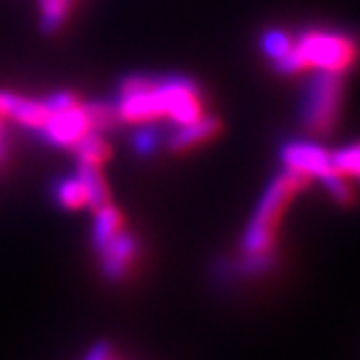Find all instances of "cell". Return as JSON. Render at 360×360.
I'll list each match as a JSON object with an SVG mask.
<instances>
[{"label": "cell", "instance_id": "obj_14", "mask_svg": "<svg viewBox=\"0 0 360 360\" xmlns=\"http://www.w3.org/2000/svg\"><path fill=\"white\" fill-rule=\"evenodd\" d=\"M85 111H87V117H89V124H91V131L107 133V131H111V128H115L120 124L113 100L85 102Z\"/></svg>", "mask_w": 360, "mask_h": 360}, {"label": "cell", "instance_id": "obj_13", "mask_svg": "<svg viewBox=\"0 0 360 360\" xmlns=\"http://www.w3.org/2000/svg\"><path fill=\"white\" fill-rule=\"evenodd\" d=\"M48 109L44 105V100H35V98H24L15 94V100L9 109V120H13L18 126L27 128V131H37V128L44 124V120L48 117Z\"/></svg>", "mask_w": 360, "mask_h": 360}, {"label": "cell", "instance_id": "obj_6", "mask_svg": "<svg viewBox=\"0 0 360 360\" xmlns=\"http://www.w3.org/2000/svg\"><path fill=\"white\" fill-rule=\"evenodd\" d=\"M98 254L100 259V271L109 282H122L128 271H131L133 263L137 261L139 254V241L133 233L128 230H120V233L102 248Z\"/></svg>", "mask_w": 360, "mask_h": 360}, {"label": "cell", "instance_id": "obj_15", "mask_svg": "<svg viewBox=\"0 0 360 360\" xmlns=\"http://www.w3.org/2000/svg\"><path fill=\"white\" fill-rule=\"evenodd\" d=\"M39 29L46 35H53L61 29L70 11V0H39Z\"/></svg>", "mask_w": 360, "mask_h": 360}, {"label": "cell", "instance_id": "obj_12", "mask_svg": "<svg viewBox=\"0 0 360 360\" xmlns=\"http://www.w3.org/2000/svg\"><path fill=\"white\" fill-rule=\"evenodd\" d=\"M74 157L76 163H83V165H102L107 163L111 157V146L105 139V133H98V131H89L81 141H76L74 148Z\"/></svg>", "mask_w": 360, "mask_h": 360}, {"label": "cell", "instance_id": "obj_16", "mask_svg": "<svg viewBox=\"0 0 360 360\" xmlns=\"http://www.w3.org/2000/svg\"><path fill=\"white\" fill-rule=\"evenodd\" d=\"M161 131L154 124H137L131 137V146L139 157H152L161 148Z\"/></svg>", "mask_w": 360, "mask_h": 360}, {"label": "cell", "instance_id": "obj_21", "mask_svg": "<svg viewBox=\"0 0 360 360\" xmlns=\"http://www.w3.org/2000/svg\"><path fill=\"white\" fill-rule=\"evenodd\" d=\"M3 157H5V148H3V141H0V161H3Z\"/></svg>", "mask_w": 360, "mask_h": 360}, {"label": "cell", "instance_id": "obj_10", "mask_svg": "<svg viewBox=\"0 0 360 360\" xmlns=\"http://www.w3.org/2000/svg\"><path fill=\"white\" fill-rule=\"evenodd\" d=\"M76 176L81 178V183L85 187V195H87V207L91 211L105 207V204L111 202V193H109V185L105 176H102L98 165H76Z\"/></svg>", "mask_w": 360, "mask_h": 360}, {"label": "cell", "instance_id": "obj_9", "mask_svg": "<svg viewBox=\"0 0 360 360\" xmlns=\"http://www.w3.org/2000/svg\"><path fill=\"white\" fill-rule=\"evenodd\" d=\"M122 228H124L122 211L117 207H113L111 202L105 204V207L96 209L94 219H91V248L96 252H100Z\"/></svg>", "mask_w": 360, "mask_h": 360}, {"label": "cell", "instance_id": "obj_7", "mask_svg": "<svg viewBox=\"0 0 360 360\" xmlns=\"http://www.w3.org/2000/svg\"><path fill=\"white\" fill-rule=\"evenodd\" d=\"M282 161H285L287 169L300 172L308 176L311 180L328 178L334 174V163L332 154H328L321 146L317 143H306V141H291L282 148Z\"/></svg>", "mask_w": 360, "mask_h": 360}, {"label": "cell", "instance_id": "obj_11", "mask_svg": "<svg viewBox=\"0 0 360 360\" xmlns=\"http://www.w3.org/2000/svg\"><path fill=\"white\" fill-rule=\"evenodd\" d=\"M53 198L57 202V207H61L63 211H79L87 207V195H85V187L81 183V178L74 174L61 176L55 180L53 185Z\"/></svg>", "mask_w": 360, "mask_h": 360}, {"label": "cell", "instance_id": "obj_20", "mask_svg": "<svg viewBox=\"0 0 360 360\" xmlns=\"http://www.w3.org/2000/svg\"><path fill=\"white\" fill-rule=\"evenodd\" d=\"M83 360H117V358H115V354H113V349H111V345L107 341H100L85 354Z\"/></svg>", "mask_w": 360, "mask_h": 360}, {"label": "cell", "instance_id": "obj_3", "mask_svg": "<svg viewBox=\"0 0 360 360\" xmlns=\"http://www.w3.org/2000/svg\"><path fill=\"white\" fill-rule=\"evenodd\" d=\"M343 105V83L339 74L319 72L308 85L304 105H302V122L315 135H330L337 126L339 113Z\"/></svg>", "mask_w": 360, "mask_h": 360}, {"label": "cell", "instance_id": "obj_4", "mask_svg": "<svg viewBox=\"0 0 360 360\" xmlns=\"http://www.w3.org/2000/svg\"><path fill=\"white\" fill-rule=\"evenodd\" d=\"M154 87H157L165 117L174 126H183L189 122H195L202 117V96L198 85L180 74H167V76H157L154 79Z\"/></svg>", "mask_w": 360, "mask_h": 360}, {"label": "cell", "instance_id": "obj_8", "mask_svg": "<svg viewBox=\"0 0 360 360\" xmlns=\"http://www.w3.org/2000/svg\"><path fill=\"white\" fill-rule=\"evenodd\" d=\"M219 128H221L219 120L202 115L195 122L178 126L176 131L169 135V139H167V148L172 152H187V150H191L195 146H202V143L211 141L219 133Z\"/></svg>", "mask_w": 360, "mask_h": 360}, {"label": "cell", "instance_id": "obj_17", "mask_svg": "<svg viewBox=\"0 0 360 360\" xmlns=\"http://www.w3.org/2000/svg\"><path fill=\"white\" fill-rule=\"evenodd\" d=\"M334 169L349 180H360V143H352L332 154Z\"/></svg>", "mask_w": 360, "mask_h": 360}, {"label": "cell", "instance_id": "obj_19", "mask_svg": "<svg viewBox=\"0 0 360 360\" xmlns=\"http://www.w3.org/2000/svg\"><path fill=\"white\" fill-rule=\"evenodd\" d=\"M44 105L48 109V113H55V111H61V109H68V107H74L76 102H81L79 98H76V94L72 91H53L50 96L41 98Z\"/></svg>", "mask_w": 360, "mask_h": 360}, {"label": "cell", "instance_id": "obj_1", "mask_svg": "<svg viewBox=\"0 0 360 360\" xmlns=\"http://www.w3.org/2000/svg\"><path fill=\"white\" fill-rule=\"evenodd\" d=\"M311 185V178L285 169L276 176L261 195L252 219L248 221L239 243L241 254H267L278 250V230L291 200Z\"/></svg>", "mask_w": 360, "mask_h": 360}, {"label": "cell", "instance_id": "obj_18", "mask_svg": "<svg viewBox=\"0 0 360 360\" xmlns=\"http://www.w3.org/2000/svg\"><path fill=\"white\" fill-rule=\"evenodd\" d=\"M291 48H293V39L282 31H271L263 37V50L271 61H278L280 57H285Z\"/></svg>", "mask_w": 360, "mask_h": 360}, {"label": "cell", "instance_id": "obj_2", "mask_svg": "<svg viewBox=\"0 0 360 360\" xmlns=\"http://www.w3.org/2000/svg\"><path fill=\"white\" fill-rule=\"evenodd\" d=\"M295 55L300 59L302 72H328L345 74L360 55V48L354 37L339 31H306L293 39Z\"/></svg>", "mask_w": 360, "mask_h": 360}, {"label": "cell", "instance_id": "obj_5", "mask_svg": "<svg viewBox=\"0 0 360 360\" xmlns=\"http://www.w3.org/2000/svg\"><path fill=\"white\" fill-rule=\"evenodd\" d=\"M91 131V124L85 111L83 102H76L74 107L50 113L44 124L35 131V137L53 148H74L76 141H81Z\"/></svg>", "mask_w": 360, "mask_h": 360}]
</instances>
